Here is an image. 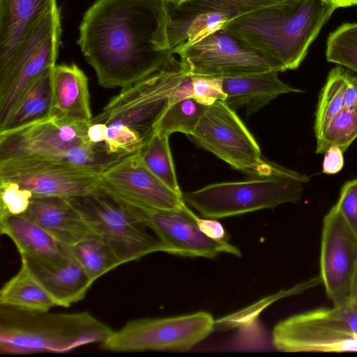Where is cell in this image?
Returning a JSON list of instances; mask_svg holds the SVG:
<instances>
[{
	"label": "cell",
	"mask_w": 357,
	"mask_h": 357,
	"mask_svg": "<svg viewBox=\"0 0 357 357\" xmlns=\"http://www.w3.org/2000/svg\"><path fill=\"white\" fill-rule=\"evenodd\" d=\"M163 0H97L84 13L77 43L100 85L121 89L174 56Z\"/></svg>",
	"instance_id": "obj_1"
},
{
	"label": "cell",
	"mask_w": 357,
	"mask_h": 357,
	"mask_svg": "<svg viewBox=\"0 0 357 357\" xmlns=\"http://www.w3.org/2000/svg\"><path fill=\"white\" fill-rule=\"evenodd\" d=\"M335 9L324 0H285L242 13L222 29L283 71L295 70Z\"/></svg>",
	"instance_id": "obj_2"
},
{
	"label": "cell",
	"mask_w": 357,
	"mask_h": 357,
	"mask_svg": "<svg viewBox=\"0 0 357 357\" xmlns=\"http://www.w3.org/2000/svg\"><path fill=\"white\" fill-rule=\"evenodd\" d=\"M187 74L173 56L159 70L122 89L91 120L105 127V149L116 155L137 152L155 132L173 91Z\"/></svg>",
	"instance_id": "obj_3"
},
{
	"label": "cell",
	"mask_w": 357,
	"mask_h": 357,
	"mask_svg": "<svg viewBox=\"0 0 357 357\" xmlns=\"http://www.w3.org/2000/svg\"><path fill=\"white\" fill-rule=\"evenodd\" d=\"M0 305V353H66L102 344L114 330L88 312L52 313Z\"/></svg>",
	"instance_id": "obj_4"
},
{
	"label": "cell",
	"mask_w": 357,
	"mask_h": 357,
	"mask_svg": "<svg viewBox=\"0 0 357 357\" xmlns=\"http://www.w3.org/2000/svg\"><path fill=\"white\" fill-rule=\"evenodd\" d=\"M89 123L51 116L0 133V160L36 158L65 162L100 174L128 154H111L86 139Z\"/></svg>",
	"instance_id": "obj_5"
},
{
	"label": "cell",
	"mask_w": 357,
	"mask_h": 357,
	"mask_svg": "<svg viewBox=\"0 0 357 357\" xmlns=\"http://www.w3.org/2000/svg\"><path fill=\"white\" fill-rule=\"evenodd\" d=\"M232 168L250 177H284L306 183L309 178L265 160L257 141L224 101L208 106L188 137Z\"/></svg>",
	"instance_id": "obj_6"
},
{
	"label": "cell",
	"mask_w": 357,
	"mask_h": 357,
	"mask_svg": "<svg viewBox=\"0 0 357 357\" xmlns=\"http://www.w3.org/2000/svg\"><path fill=\"white\" fill-rule=\"evenodd\" d=\"M302 183L291 178L251 177L211 184L183 193V197L204 218L217 219L296 203L302 195Z\"/></svg>",
	"instance_id": "obj_7"
},
{
	"label": "cell",
	"mask_w": 357,
	"mask_h": 357,
	"mask_svg": "<svg viewBox=\"0 0 357 357\" xmlns=\"http://www.w3.org/2000/svg\"><path fill=\"white\" fill-rule=\"evenodd\" d=\"M61 33L60 10L55 1L0 63V123L28 86L56 65Z\"/></svg>",
	"instance_id": "obj_8"
},
{
	"label": "cell",
	"mask_w": 357,
	"mask_h": 357,
	"mask_svg": "<svg viewBox=\"0 0 357 357\" xmlns=\"http://www.w3.org/2000/svg\"><path fill=\"white\" fill-rule=\"evenodd\" d=\"M68 199L123 264L162 252L159 240L148 233L147 227L102 186L91 195Z\"/></svg>",
	"instance_id": "obj_9"
},
{
	"label": "cell",
	"mask_w": 357,
	"mask_h": 357,
	"mask_svg": "<svg viewBox=\"0 0 357 357\" xmlns=\"http://www.w3.org/2000/svg\"><path fill=\"white\" fill-rule=\"evenodd\" d=\"M214 326V319L207 312L134 319L113 331L101 344L105 350L117 352L185 351L206 338Z\"/></svg>",
	"instance_id": "obj_10"
},
{
	"label": "cell",
	"mask_w": 357,
	"mask_h": 357,
	"mask_svg": "<svg viewBox=\"0 0 357 357\" xmlns=\"http://www.w3.org/2000/svg\"><path fill=\"white\" fill-rule=\"evenodd\" d=\"M173 52L178 55L182 67L190 75L225 78L272 70L283 72L277 63L225 29Z\"/></svg>",
	"instance_id": "obj_11"
},
{
	"label": "cell",
	"mask_w": 357,
	"mask_h": 357,
	"mask_svg": "<svg viewBox=\"0 0 357 357\" xmlns=\"http://www.w3.org/2000/svg\"><path fill=\"white\" fill-rule=\"evenodd\" d=\"M0 180L18 183L36 196L73 198L101 188V174L72 164L36 158L0 160Z\"/></svg>",
	"instance_id": "obj_12"
},
{
	"label": "cell",
	"mask_w": 357,
	"mask_h": 357,
	"mask_svg": "<svg viewBox=\"0 0 357 357\" xmlns=\"http://www.w3.org/2000/svg\"><path fill=\"white\" fill-rule=\"evenodd\" d=\"M117 201L154 231L160 243L162 252L209 259L215 258L221 253L241 256L238 248L227 241L213 239L206 235L198 225L199 217L186 204L177 209L157 210Z\"/></svg>",
	"instance_id": "obj_13"
},
{
	"label": "cell",
	"mask_w": 357,
	"mask_h": 357,
	"mask_svg": "<svg viewBox=\"0 0 357 357\" xmlns=\"http://www.w3.org/2000/svg\"><path fill=\"white\" fill-rule=\"evenodd\" d=\"M356 270L357 239L334 205L323 220L319 274L334 306L349 302Z\"/></svg>",
	"instance_id": "obj_14"
},
{
	"label": "cell",
	"mask_w": 357,
	"mask_h": 357,
	"mask_svg": "<svg viewBox=\"0 0 357 357\" xmlns=\"http://www.w3.org/2000/svg\"><path fill=\"white\" fill-rule=\"evenodd\" d=\"M101 186L116 199L138 207L173 210L185 205L183 195L155 176L137 151L106 169L101 174Z\"/></svg>",
	"instance_id": "obj_15"
},
{
	"label": "cell",
	"mask_w": 357,
	"mask_h": 357,
	"mask_svg": "<svg viewBox=\"0 0 357 357\" xmlns=\"http://www.w3.org/2000/svg\"><path fill=\"white\" fill-rule=\"evenodd\" d=\"M0 230L13 241L20 256L49 267L68 261V246L24 215L0 214Z\"/></svg>",
	"instance_id": "obj_16"
},
{
	"label": "cell",
	"mask_w": 357,
	"mask_h": 357,
	"mask_svg": "<svg viewBox=\"0 0 357 357\" xmlns=\"http://www.w3.org/2000/svg\"><path fill=\"white\" fill-rule=\"evenodd\" d=\"M22 215L68 246L97 236L67 198L33 195L27 211Z\"/></svg>",
	"instance_id": "obj_17"
},
{
	"label": "cell",
	"mask_w": 357,
	"mask_h": 357,
	"mask_svg": "<svg viewBox=\"0 0 357 357\" xmlns=\"http://www.w3.org/2000/svg\"><path fill=\"white\" fill-rule=\"evenodd\" d=\"M272 343L285 352H357L356 333L306 326L289 317L275 326Z\"/></svg>",
	"instance_id": "obj_18"
},
{
	"label": "cell",
	"mask_w": 357,
	"mask_h": 357,
	"mask_svg": "<svg viewBox=\"0 0 357 357\" xmlns=\"http://www.w3.org/2000/svg\"><path fill=\"white\" fill-rule=\"evenodd\" d=\"M276 70L222 78L224 101L234 111L245 108L247 116L283 93L302 92L278 78Z\"/></svg>",
	"instance_id": "obj_19"
},
{
	"label": "cell",
	"mask_w": 357,
	"mask_h": 357,
	"mask_svg": "<svg viewBox=\"0 0 357 357\" xmlns=\"http://www.w3.org/2000/svg\"><path fill=\"white\" fill-rule=\"evenodd\" d=\"M51 116L83 123L93 118L88 78L75 63L53 68Z\"/></svg>",
	"instance_id": "obj_20"
},
{
	"label": "cell",
	"mask_w": 357,
	"mask_h": 357,
	"mask_svg": "<svg viewBox=\"0 0 357 357\" xmlns=\"http://www.w3.org/2000/svg\"><path fill=\"white\" fill-rule=\"evenodd\" d=\"M69 252L68 262L58 267L46 266L21 256V261L26 264L56 305L64 307L82 300L93 283L73 257L70 249Z\"/></svg>",
	"instance_id": "obj_21"
},
{
	"label": "cell",
	"mask_w": 357,
	"mask_h": 357,
	"mask_svg": "<svg viewBox=\"0 0 357 357\" xmlns=\"http://www.w3.org/2000/svg\"><path fill=\"white\" fill-rule=\"evenodd\" d=\"M56 0H0V63Z\"/></svg>",
	"instance_id": "obj_22"
},
{
	"label": "cell",
	"mask_w": 357,
	"mask_h": 357,
	"mask_svg": "<svg viewBox=\"0 0 357 357\" xmlns=\"http://www.w3.org/2000/svg\"><path fill=\"white\" fill-rule=\"evenodd\" d=\"M54 67L44 70L24 90L8 116L0 123V133L51 116Z\"/></svg>",
	"instance_id": "obj_23"
},
{
	"label": "cell",
	"mask_w": 357,
	"mask_h": 357,
	"mask_svg": "<svg viewBox=\"0 0 357 357\" xmlns=\"http://www.w3.org/2000/svg\"><path fill=\"white\" fill-rule=\"evenodd\" d=\"M0 305L37 311L57 306L22 261L19 271L1 287Z\"/></svg>",
	"instance_id": "obj_24"
},
{
	"label": "cell",
	"mask_w": 357,
	"mask_h": 357,
	"mask_svg": "<svg viewBox=\"0 0 357 357\" xmlns=\"http://www.w3.org/2000/svg\"><path fill=\"white\" fill-rule=\"evenodd\" d=\"M349 72V69L340 65L329 72L326 83L320 91L315 112V137L319 136L344 109Z\"/></svg>",
	"instance_id": "obj_25"
},
{
	"label": "cell",
	"mask_w": 357,
	"mask_h": 357,
	"mask_svg": "<svg viewBox=\"0 0 357 357\" xmlns=\"http://www.w3.org/2000/svg\"><path fill=\"white\" fill-rule=\"evenodd\" d=\"M69 249L93 282L123 264L113 249L98 236L84 239L69 246Z\"/></svg>",
	"instance_id": "obj_26"
},
{
	"label": "cell",
	"mask_w": 357,
	"mask_h": 357,
	"mask_svg": "<svg viewBox=\"0 0 357 357\" xmlns=\"http://www.w3.org/2000/svg\"><path fill=\"white\" fill-rule=\"evenodd\" d=\"M137 153L155 176L172 190L183 195L176 178L169 137L155 132Z\"/></svg>",
	"instance_id": "obj_27"
},
{
	"label": "cell",
	"mask_w": 357,
	"mask_h": 357,
	"mask_svg": "<svg viewBox=\"0 0 357 357\" xmlns=\"http://www.w3.org/2000/svg\"><path fill=\"white\" fill-rule=\"evenodd\" d=\"M207 107L194 98L172 103L162 116L155 132L167 137L174 132H182L190 137Z\"/></svg>",
	"instance_id": "obj_28"
},
{
	"label": "cell",
	"mask_w": 357,
	"mask_h": 357,
	"mask_svg": "<svg viewBox=\"0 0 357 357\" xmlns=\"http://www.w3.org/2000/svg\"><path fill=\"white\" fill-rule=\"evenodd\" d=\"M357 138V107L344 109L316 137V153H324L330 146H337L345 152Z\"/></svg>",
	"instance_id": "obj_29"
},
{
	"label": "cell",
	"mask_w": 357,
	"mask_h": 357,
	"mask_svg": "<svg viewBox=\"0 0 357 357\" xmlns=\"http://www.w3.org/2000/svg\"><path fill=\"white\" fill-rule=\"evenodd\" d=\"M326 57L357 73V23L342 24L330 33Z\"/></svg>",
	"instance_id": "obj_30"
},
{
	"label": "cell",
	"mask_w": 357,
	"mask_h": 357,
	"mask_svg": "<svg viewBox=\"0 0 357 357\" xmlns=\"http://www.w3.org/2000/svg\"><path fill=\"white\" fill-rule=\"evenodd\" d=\"M0 214L22 215L28 209L33 194L18 183L0 180Z\"/></svg>",
	"instance_id": "obj_31"
},
{
	"label": "cell",
	"mask_w": 357,
	"mask_h": 357,
	"mask_svg": "<svg viewBox=\"0 0 357 357\" xmlns=\"http://www.w3.org/2000/svg\"><path fill=\"white\" fill-rule=\"evenodd\" d=\"M193 85V98L198 102L209 106L220 100L225 101L226 95L222 89V78L190 75Z\"/></svg>",
	"instance_id": "obj_32"
},
{
	"label": "cell",
	"mask_w": 357,
	"mask_h": 357,
	"mask_svg": "<svg viewBox=\"0 0 357 357\" xmlns=\"http://www.w3.org/2000/svg\"><path fill=\"white\" fill-rule=\"evenodd\" d=\"M335 205L357 239V178L343 185Z\"/></svg>",
	"instance_id": "obj_33"
},
{
	"label": "cell",
	"mask_w": 357,
	"mask_h": 357,
	"mask_svg": "<svg viewBox=\"0 0 357 357\" xmlns=\"http://www.w3.org/2000/svg\"><path fill=\"white\" fill-rule=\"evenodd\" d=\"M343 151L337 146L333 145L324 153L322 162V172L326 174H335L340 172L344 165Z\"/></svg>",
	"instance_id": "obj_34"
},
{
	"label": "cell",
	"mask_w": 357,
	"mask_h": 357,
	"mask_svg": "<svg viewBox=\"0 0 357 357\" xmlns=\"http://www.w3.org/2000/svg\"><path fill=\"white\" fill-rule=\"evenodd\" d=\"M198 225L208 236L216 240L227 241V234L222 225L214 219H198Z\"/></svg>",
	"instance_id": "obj_35"
},
{
	"label": "cell",
	"mask_w": 357,
	"mask_h": 357,
	"mask_svg": "<svg viewBox=\"0 0 357 357\" xmlns=\"http://www.w3.org/2000/svg\"><path fill=\"white\" fill-rule=\"evenodd\" d=\"M193 94L191 76L188 73L173 91L170 98L171 104L187 98H193Z\"/></svg>",
	"instance_id": "obj_36"
},
{
	"label": "cell",
	"mask_w": 357,
	"mask_h": 357,
	"mask_svg": "<svg viewBox=\"0 0 357 357\" xmlns=\"http://www.w3.org/2000/svg\"><path fill=\"white\" fill-rule=\"evenodd\" d=\"M354 107H357V77L350 70L344 97V107L351 108Z\"/></svg>",
	"instance_id": "obj_37"
},
{
	"label": "cell",
	"mask_w": 357,
	"mask_h": 357,
	"mask_svg": "<svg viewBox=\"0 0 357 357\" xmlns=\"http://www.w3.org/2000/svg\"><path fill=\"white\" fill-rule=\"evenodd\" d=\"M245 10L249 11L264 6L273 4L285 0H234Z\"/></svg>",
	"instance_id": "obj_38"
},
{
	"label": "cell",
	"mask_w": 357,
	"mask_h": 357,
	"mask_svg": "<svg viewBox=\"0 0 357 357\" xmlns=\"http://www.w3.org/2000/svg\"><path fill=\"white\" fill-rule=\"evenodd\" d=\"M336 8L357 6V0H324Z\"/></svg>",
	"instance_id": "obj_39"
},
{
	"label": "cell",
	"mask_w": 357,
	"mask_h": 357,
	"mask_svg": "<svg viewBox=\"0 0 357 357\" xmlns=\"http://www.w3.org/2000/svg\"><path fill=\"white\" fill-rule=\"evenodd\" d=\"M349 302L357 303V270L355 273L351 284Z\"/></svg>",
	"instance_id": "obj_40"
},
{
	"label": "cell",
	"mask_w": 357,
	"mask_h": 357,
	"mask_svg": "<svg viewBox=\"0 0 357 357\" xmlns=\"http://www.w3.org/2000/svg\"><path fill=\"white\" fill-rule=\"evenodd\" d=\"M186 0H163L165 4L169 6H177Z\"/></svg>",
	"instance_id": "obj_41"
},
{
	"label": "cell",
	"mask_w": 357,
	"mask_h": 357,
	"mask_svg": "<svg viewBox=\"0 0 357 357\" xmlns=\"http://www.w3.org/2000/svg\"><path fill=\"white\" fill-rule=\"evenodd\" d=\"M357 335V334H356Z\"/></svg>",
	"instance_id": "obj_42"
}]
</instances>
